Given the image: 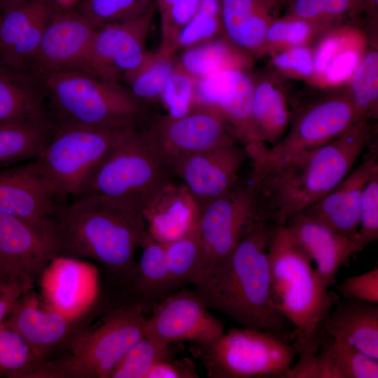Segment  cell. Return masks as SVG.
Instances as JSON below:
<instances>
[{
    "label": "cell",
    "instance_id": "ffe728a7",
    "mask_svg": "<svg viewBox=\"0 0 378 378\" xmlns=\"http://www.w3.org/2000/svg\"><path fill=\"white\" fill-rule=\"evenodd\" d=\"M59 202L33 161L0 172V214L52 227Z\"/></svg>",
    "mask_w": 378,
    "mask_h": 378
},
{
    "label": "cell",
    "instance_id": "11a10c76",
    "mask_svg": "<svg viewBox=\"0 0 378 378\" xmlns=\"http://www.w3.org/2000/svg\"><path fill=\"white\" fill-rule=\"evenodd\" d=\"M2 280H4V279H1V277L0 276V281H2Z\"/></svg>",
    "mask_w": 378,
    "mask_h": 378
},
{
    "label": "cell",
    "instance_id": "4316f807",
    "mask_svg": "<svg viewBox=\"0 0 378 378\" xmlns=\"http://www.w3.org/2000/svg\"><path fill=\"white\" fill-rule=\"evenodd\" d=\"M223 34L254 59L286 0H219Z\"/></svg>",
    "mask_w": 378,
    "mask_h": 378
},
{
    "label": "cell",
    "instance_id": "ee69618b",
    "mask_svg": "<svg viewBox=\"0 0 378 378\" xmlns=\"http://www.w3.org/2000/svg\"><path fill=\"white\" fill-rule=\"evenodd\" d=\"M197 80L183 68L176 59L160 99L167 110V115L172 118H179L194 109L197 106Z\"/></svg>",
    "mask_w": 378,
    "mask_h": 378
},
{
    "label": "cell",
    "instance_id": "30bf717a",
    "mask_svg": "<svg viewBox=\"0 0 378 378\" xmlns=\"http://www.w3.org/2000/svg\"><path fill=\"white\" fill-rule=\"evenodd\" d=\"M362 118L344 89L313 102L290 119L288 130L276 144L250 158V178L257 181L299 154L332 141Z\"/></svg>",
    "mask_w": 378,
    "mask_h": 378
},
{
    "label": "cell",
    "instance_id": "9a60e30c",
    "mask_svg": "<svg viewBox=\"0 0 378 378\" xmlns=\"http://www.w3.org/2000/svg\"><path fill=\"white\" fill-rule=\"evenodd\" d=\"M58 256L54 227L0 214V276L32 285Z\"/></svg>",
    "mask_w": 378,
    "mask_h": 378
},
{
    "label": "cell",
    "instance_id": "bcb514c9",
    "mask_svg": "<svg viewBox=\"0 0 378 378\" xmlns=\"http://www.w3.org/2000/svg\"><path fill=\"white\" fill-rule=\"evenodd\" d=\"M378 238V167L374 169L363 190L359 223L354 241L358 252Z\"/></svg>",
    "mask_w": 378,
    "mask_h": 378
},
{
    "label": "cell",
    "instance_id": "d590c367",
    "mask_svg": "<svg viewBox=\"0 0 378 378\" xmlns=\"http://www.w3.org/2000/svg\"><path fill=\"white\" fill-rule=\"evenodd\" d=\"M378 46L370 45L344 88L360 115L374 120L378 115Z\"/></svg>",
    "mask_w": 378,
    "mask_h": 378
},
{
    "label": "cell",
    "instance_id": "83f0119b",
    "mask_svg": "<svg viewBox=\"0 0 378 378\" xmlns=\"http://www.w3.org/2000/svg\"><path fill=\"white\" fill-rule=\"evenodd\" d=\"M139 248L141 255L135 271L117 300L141 306L146 315L176 288L169 271L164 244L147 232Z\"/></svg>",
    "mask_w": 378,
    "mask_h": 378
},
{
    "label": "cell",
    "instance_id": "e0dca14e",
    "mask_svg": "<svg viewBox=\"0 0 378 378\" xmlns=\"http://www.w3.org/2000/svg\"><path fill=\"white\" fill-rule=\"evenodd\" d=\"M146 129L172 169L177 160L185 156L236 139L215 111L201 105L179 118L159 115Z\"/></svg>",
    "mask_w": 378,
    "mask_h": 378
},
{
    "label": "cell",
    "instance_id": "5b68a950",
    "mask_svg": "<svg viewBox=\"0 0 378 378\" xmlns=\"http://www.w3.org/2000/svg\"><path fill=\"white\" fill-rule=\"evenodd\" d=\"M31 73L41 88L55 129L137 123L144 109L142 103L122 83L73 69Z\"/></svg>",
    "mask_w": 378,
    "mask_h": 378
},
{
    "label": "cell",
    "instance_id": "277c9868",
    "mask_svg": "<svg viewBox=\"0 0 378 378\" xmlns=\"http://www.w3.org/2000/svg\"><path fill=\"white\" fill-rule=\"evenodd\" d=\"M104 314L68 337L62 351L27 378H110L130 349L144 337L146 316L141 306L117 300Z\"/></svg>",
    "mask_w": 378,
    "mask_h": 378
},
{
    "label": "cell",
    "instance_id": "7dc6e473",
    "mask_svg": "<svg viewBox=\"0 0 378 378\" xmlns=\"http://www.w3.org/2000/svg\"><path fill=\"white\" fill-rule=\"evenodd\" d=\"M270 59L276 74L312 85L314 73L313 46L290 48L270 56Z\"/></svg>",
    "mask_w": 378,
    "mask_h": 378
},
{
    "label": "cell",
    "instance_id": "603a6c76",
    "mask_svg": "<svg viewBox=\"0 0 378 378\" xmlns=\"http://www.w3.org/2000/svg\"><path fill=\"white\" fill-rule=\"evenodd\" d=\"M57 8L50 0H26L4 12L0 15V61L29 71Z\"/></svg>",
    "mask_w": 378,
    "mask_h": 378
},
{
    "label": "cell",
    "instance_id": "44dd1931",
    "mask_svg": "<svg viewBox=\"0 0 378 378\" xmlns=\"http://www.w3.org/2000/svg\"><path fill=\"white\" fill-rule=\"evenodd\" d=\"M368 46L366 31L354 23L346 22L328 30L313 46L312 86L336 89L346 85Z\"/></svg>",
    "mask_w": 378,
    "mask_h": 378
},
{
    "label": "cell",
    "instance_id": "9c48e42d",
    "mask_svg": "<svg viewBox=\"0 0 378 378\" xmlns=\"http://www.w3.org/2000/svg\"><path fill=\"white\" fill-rule=\"evenodd\" d=\"M290 336L232 328L212 344H195L193 353L210 378L286 377L301 350Z\"/></svg>",
    "mask_w": 378,
    "mask_h": 378
},
{
    "label": "cell",
    "instance_id": "ac0fdd59",
    "mask_svg": "<svg viewBox=\"0 0 378 378\" xmlns=\"http://www.w3.org/2000/svg\"><path fill=\"white\" fill-rule=\"evenodd\" d=\"M38 281L43 302L75 320L87 313L98 295V272L81 259L56 256Z\"/></svg>",
    "mask_w": 378,
    "mask_h": 378
},
{
    "label": "cell",
    "instance_id": "8d00e7d4",
    "mask_svg": "<svg viewBox=\"0 0 378 378\" xmlns=\"http://www.w3.org/2000/svg\"><path fill=\"white\" fill-rule=\"evenodd\" d=\"M176 62L174 56L167 57L158 52H150L141 65L122 83L142 104L160 101Z\"/></svg>",
    "mask_w": 378,
    "mask_h": 378
},
{
    "label": "cell",
    "instance_id": "f5cc1de1",
    "mask_svg": "<svg viewBox=\"0 0 378 378\" xmlns=\"http://www.w3.org/2000/svg\"><path fill=\"white\" fill-rule=\"evenodd\" d=\"M52 4L59 9H72L78 3L82 0H50Z\"/></svg>",
    "mask_w": 378,
    "mask_h": 378
},
{
    "label": "cell",
    "instance_id": "60d3db41",
    "mask_svg": "<svg viewBox=\"0 0 378 378\" xmlns=\"http://www.w3.org/2000/svg\"><path fill=\"white\" fill-rule=\"evenodd\" d=\"M201 0H156L160 15L161 43L158 52L171 57L176 52L178 36L197 10Z\"/></svg>",
    "mask_w": 378,
    "mask_h": 378
},
{
    "label": "cell",
    "instance_id": "484cf974",
    "mask_svg": "<svg viewBox=\"0 0 378 378\" xmlns=\"http://www.w3.org/2000/svg\"><path fill=\"white\" fill-rule=\"evenodd\" d=\"M200 209L182 183L174 178L162 187L143 207L142 214L150 235L167 244L195 230Z\"/></svg>",
    "mask_w": 378,
    "mask_h": 378
},
{
    "label": "cell",
    "instance_id": "d4e9b609",
    "mask_svg": "<svg viewBox=\"0 0 378 378\" xmlns=\"http://www.w3.org/2000/svg\"><path fill=\"white\" fill-rule=\"evenodd\" d=\"M375 151L365 159L331 191L302 211L336 232L355 238L365 185L378 167Z\"/></svg>",
    "mask_w": 378,
    "mask_h": 378
},
{
    "label": "cell",
    "instance_id": "f35d334b",
    "mask_svg": "<svg viewBox=\"0 0 378 378\" xmlns=\"http://www.w3.org/2000/svg\"><path fill=\"white\" fill-rule=\"evenodd\" d=\"M286 14L339 25L362 13L361 0H286Z\"/></svg>",
    "mask_w": 378,
    "mask_h": 378
},
{
    "label": "cell",
    "instance_id": "7402d4cb",
    "mask_svg": "<svg viewBox=\"0 0 378 378\" xmlns=\"http://www.w3.org/2000/svg\"><path fill=\"white\" fill-rule=\"evenodd\" d=\"M33 288L20 295L4 319L33 351L38 365L67 339L78 321L48 307Z\"/></svg>",
    "mask_w": 378,
    "mask_h": 378
},
{
    "label": "cell",
    "instance_id": "d6a6232c",
    "mask_svg": "<svg viewBox=\"0 0 378 378\" xmlns=\"http://www.w3.org/2000/svg\"><path fill=\"white\" fill-rule=\"evenodd\" d=\"M55 132L47 122L11 121L0 123V167L36 160Z\"/></svg>",
    "mask_w": 378,
    "mask_h": 378
},
{
    "label": "cell",
    "instance_id": "52a82bcc",
    "mask_svg": "<svg viewBox=\"0 0 378 378\" xmlns=\"http://www.w3.org/2000/svg\"><path fill=\"white\" fill-rule=\"evenodd\" d=\"M137 130L136 122L57 128L33 163L59 201L76 200L93 169Z\"/></svg>",
    "mask_w": 378,
    "mask_h": 378
},
{
    "label": "cell",
    "instance_id": "816d5d0a",
    "mask_svg": "<svg viewBox=\"0 0 378 378\" xmlns=\"http://www.w3.org/2000/svg\"><path fill=\"white\" fill-rule=\"evenodd\" d=\"M362 13L367 22V34L370 45H378V0H361Z\"/></svg>",
    "mask_w": 378,
    "mask_h": 378
},
{
    "label": "cell",
    "instance_id": "f6af8a7d",
    "mask_svg": "<svg viewBox=\"0 0 378 378\" xmlns=\"http://www.w3.org/2000/svg\"><path fill=\"white\" fill-rule=\"evenodd\" d=\"M170 346H160L144 336L130 349L110 378H146L157 361L172 357Z\"/></svg>",
    "mask_w": 378,
    "mask_h": 378
},
{
    "label": "cell",
    "instance_id": "7bdbcfd3",
    "mask_svg": "<svg viewBox=\"0 0 378 378\" xmlns=\"http://www.w3.org/2000/svg\"><path fill=\"white\" fill-rule=\"evenodd\" d=\"M156 0H82L78 9L97 28L139 15Z\"/></svg>",
    "mask_w": 378,
    "mask_h": 378
},
{
    "label": "cell",
    "instance_id": "681fc988",
    "mask_svg": "<svg viewBox=\"0 0 378 378\" xmlns=\"http://www.w3.org/2000/svg\"><path fill=\"white\" fill-rule=\"evenodd\" d=\"M195 365L188 358L174 360L168 357L157 361L146 378H197Z\"/></svg>",
    "mask_w": 378,
    "mask_h": 378
},
{
    "label": "cell",
    "instance_id": "3957f363",
    "mask_svg": "<svg viewBox=\"0 0 378 378\" xmlns=\"http://www.w3.org/2000/svg\"><path fill=\"white\" fill-rule=\"evenodd\" d=\"M374 134L371 120L362 118L332 141L299 154L261 178L249 177L264 216L284 225L317 202L351 172Z\"/></svg>",
    "mask_w": 378,
    "mask_h": 378
},
{
    "label": "cell",
    "instance_id": "db71d44e",
    "mask_svg": "<svg viewBox=\"0 0 378 378\" xmlns=\"http://www.w3.org/2000/svg\"><path fill=\"white\" fill-rule=\"evenodd\" d=\"M26 0H0V10L2 13L7 10L13 8Z\"/></svg>",
    "mask_w": 378,
    "mask_h": 378
},
{
    "label": "cell",
    "instance_id": "8992f818",
    "mask_svg": "<svg viewBox=\"0 0 378 378\" xmlns=\"http://www.w3.org/2000/svg\"><path fill=\"white\" fill-rule=\"evenodd\" d=\"M268 257L272 299L302 345L319 332L337 300L321 285L312 260L284 225L273 228Z\"/></svg>",
    "mask_w": 378,
    "mask_h": 378
},
{
    "label": "cell",
    "instance_id": "4fadbf2b",
    "mask_svg": "<svg viewBox=\"0 0 378 378\" xmlns=\"http://www.w3.org/2000/svg\"><path fill=\"white\" fill-rule=\"evenodd\" d=\"M208 309L195 290L174 291L146 316L144 336L164 347L181 340L200 345L212 344L225 331L223 323Z\"/></svg>",
    "mask_w": 378,
    "mask_h": 378
},
{
    "label": "cell",
    "instance_id": "cb8c5ba5",
    "mask_svg": "<svg viewBox=\"0 0 378 378\" xmlns=\"http://www.w3.org/2000/svg\"><path fill=\"white\" fill-rule=\"evenodd\" d=\"M284 225L312 262L321 285L326 290L347 260L358 253L354 239L342 235L302 212L291 216Z\"/></svg>",
    "mask_w": 378,
    "mask_h": 378
},
{
    "label": "cell",
    "instance_id": "f546056e",
    "mask_svg": "<svg viewBox=\"0 0 378 378\" xmlns=\"http://www.w3.org/2000/svg\"><path fill=\"white\" fill-rule=\"evenodd\" d=\"M22 120L52 125L34 75L0 61V123Z\"/></svg>",
    "mask_w": 378,
    "mask_h": 378
},
{
    "label": "cell",
    "instance_id": "5bb4252c",
    "mask_svg": "<svg viewBox=\"0 0 378 378\" xmlns=\"http://www.w3.org/2000/svg\"><path fill=\"white\" fill-rule=\"evenodd\" d=\"M254 78L249 70L229 69L197 80L196 104L209 108L248 150L265 147L252 120Z\"/></svg>",
    "mask_w": 378,
    "mask_h": 378
},
{
    "label": "cell",
    "instance_id": "b9f144b4",
    "mask_svg": "<svg viewBox=\"0 0 378 378\" xmlns=\"http://www.w3.org/2000/svg\"><path fill=\"white\" fill-rule=\"evenodd\" d=\"M322 340L340 378H377L378 360L348 343L330 337Z\"/></svg>",
    "mask_w": 378,
    "mask_h": 378
},
{
    "label": "cell",
    "instance_id": "8fae6325",
    "mask_svg": "<svg viewBox=\"0 0 378 378\" xmlns=\"http://www.w3.org/2000/svg\"><path fill=\"white\" fill-rule=\"evenodd\" d=\"M265 220H268L249 178H240L230 191L206 204L197 225L204 248L202 276L230 255L246 234Z\"/></svg>",
    "mask_w": 378,
    "mask_h": 378
},
{
    "label": "cell",
    "instance_id": "836d02e7",
    "mask_svg": "<svg viewBox=\"0 0 378 378\" xmlns=\"http://www.w3.org/2000/svg\"><path fill=\"white\" fill-rule=\"evenodd\" d=\"M335 26L286 13L270 26L256 59L270 57L293 47L313 46L324 33Z\"/></svg>",
    "mask_w": 378,
    "mask_h": 378
},
{
    "label": "cell",
    "instance_id": "e575fe53",
    "mask_svg": "<svg viewBox=\"0 0 378 378\" xmlns=\"http://www.w3.org/2000/svg\"><path fill=\"white\" fill-rule=\"evenodd\" d=\"M164 248L169 271L176 288L186 284L194 286L201 277L204 267V248L198 227L165 244Z\"/></svg>",
    "mask_w": 378,
    "mask_h": 378
},
{
    "label": "cell",
    "instance_id": "d6986e66",
    "mask_svg": "<svg viewBox=\"0 0 378 378\" xmlns=\"http://www.w3.org/2000/svg\"><path fill=\"white\" fill-rule=\"evenodd\" d=\"M97 29L78 10L57 8L44 31L29 71L75 70Z\"/></svg>",
    "mask_w": 378,
    "mask_h": 378
},
{
    "label": "cell",
    "instance_id": "7c38bea8",
    "mask_svg": "<svg viewBox=\"0 0 378 378\" xmlns=\"http://www.w3.org/2000/svg\"><path fill=\"white\" fill-rule=\"evenodd\" d=\"M155 9L156 4L139 15L99 27L75 70L122 83L150 53L146 42Z\"/></svg>",
    "mask_w": 378,
    "mask_h": 378
},
{
    "label": "cell",
    "instance_id": "ab89813d",
    "mask_svg": "<svg viewBox=\"0 0 378 378\" xmlns=\"http://www.w3.org/2000/svg\"><path fill=\"white\" fill-rule=\"evenodd\" d=\"M223 35L219 0H201L190 20L181 29L176 52Z\"/></svg>",
    "mask_w": 378,
    "mask_h": 378
},
{
    "label": "cell",
    "instance_id": "c3c4849f",
    "mask_svg": "<svg viewBox=\"0 0 378 378\" xmlns=\"http://www.w3.org/2000/svg\"><path fill=\"white\" fill-rule=\"evenodd\" d=\"M337 289L344 298L378 304V268L346 278Z\"/></svg>",
    "mask_w": 378,
    "mask_h": 378
},
{
    "label": "cell",
    "instance_id": "74e56055",
    "mask_svg": "<svg viewBox=\"0 0 378 378\" xmlns=\"http://www.w3.org/2000/svg\"><path fill=\"white\" fill-rule=\"evenodd\" d=\"M38 365L29 344L4 321L0 326V377L27 378Z\"/></svg>",
    "mask_w": 378,
    "mask_h": 378
},
{
    "label": "cell",
    "instance_id": "f1b7e54d",
    "mask_svg": "<svg viewBox=\"0 0 378 378\" xmlns=\"http://www.w3.org/2000/svg\"><path fill=\"white\" fill-rule=\"evenodd\" d=\"M328 336L378 360V305L354 299L336 300L321 327Z\"/></svg>",
    "mask_w": 378,
    "mask_h": 378
},
{
    "label": "cell",
    "instance_id": "f907efd6",
    "mask_svg": "<svg viewBox=\"0 0 378 378\" xmlns=\"http://www.w3.org/2000/svg\"><path fill=\"white\" fill-rule=\"evenodd\" d=\"M32 285L20 280L0 281V326L12 309L15 301L24 292L33 288Z\"/></svg>",
    "mask_w": 378,
    "mask_h": 378
},
{
    "label": "cell",
    "instance_id": "1f68e13d",
    "mask_svg": "<svg viewBox=\"0 0 378 378\" xmlns=\"http://www.w3.org/2000/svg\"><path fill=\"white\" fill-rule=\"evenodd\" d=\"M254 57L222 35L182 50L177 61L197 79L229 69L250 70Z\"/></svg>",
    "mask_w": 378,
    "mask_h": 378
},
{
    "label": "cell",
    "instance_id": "2e32d148",
    "mask_svg": "<svg viewBox=\"0 0 378 378\" xmlns=\"http://www.w3.org/2000/svg\"><path fill=\"white\" fill-rule=\"evenodd\" d=\"M248 158L245 146L232 139L179 159L172 172L187 188L201 211L236 185L240 178L239 171Z\"/></svg>",
    "mask_w": 378,
    "mask_h": 378
},
{
    "label": "cell",
    "instance_id": "7a4b0ae2",
    "mask_svg": "<svg viewBox=\"0 0 378 378\" xmlns=\"http://www.w3.org/2000/svg\"><path fill=\"white\" fill-rule=\"evenodd\" d=\"M257 224L223 260L194 285L208 308L222 312L242 328L288 335L293 326L272 295L268 246L273 228Z\"/></svg>",
    "mask_w": 378,
    "mask_h": 378
},
{
    "label": "cell",
    "instance_id": "ba28073f",
    "mask_svg": "<svg viewBox=\"0 0 378 378\" xmlns=\"http://www.w3.org/2000/svg\"><path fill=\"white\" fill-rule=\"evenodd\" d=\"M174 178L172 167L156 141L146 129L138 128L93 169L80 197L103 195L142 209Z\"/></svg>",
    "mask_w": 378,
    "mask_h": 378
},
{
    "label": "cell",
    "instance_id": "6da1fadb",
    "mask_svg": "<svg viewBox=\"0 0 378 378\" xmlns=\"http://www.w3.org/2000/svg\"><path fill=\"white\" fill-rule=\"evenodd\" d=\"M58 256L99 262L123 288L132 276L147 234L142 209L119 199L92 195L60 204L53 216Z\"/></svg>",
    "mask_w": 378,
    "mask_h": 378
},
{
    "label": "cell",
    "instance_id": "4dcf8cb0",
    "mask_svg": "<svg viewBox=\"0 0 378 378\" xmlns=\"http://www.w3.org/2000/svg\"><path fill=\"white\" fill-rule=\"evenodd\" d=\"M252 120L258 140L276 144L291 119L286 94L274 74L253 76Z\"/></svg>",
    "mask_w": 378,
    "mask_h": 378
}]
</instances>
